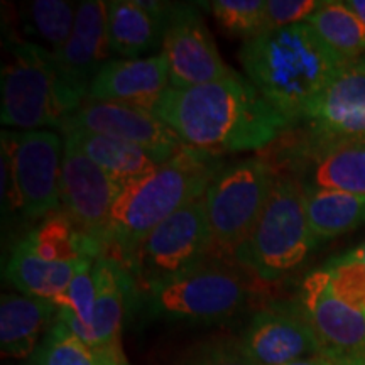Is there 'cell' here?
Wrapping results in <instances>:
<instances>
[{"instance_id": "cell-1", "label": "cell", "mask_w": 365, "mask_h": 365, "mask_svg": "<svg viewBox=\"0 0 365 365\" xmlns=\"http://www.w3.org/2000/svg\"><path fill=\"white\" fill-rule=\"evenodd\" d=\"M154 113L182 144L218 156L264 149L291 129L287 118L240 73L191 88H170Z\"/></svg>"}, {"instance_id": "cell-2", "label": "cell", "mask_w": 365, "mask_h": 365, "mask_svg": "<svg viewBox=\"0 0 365 365\" xmlns=\"http://www.w3.org/2000/svg\"><path fill=\"white\" fill-rule=\"evenodd\" d=\"M239 61L255 88L293 127L349 59L301 22L244 41Z\"/></svg>"}, {"instance_id": "cell-3", "label": "cell", "mask_w": 365, "mask_h": 365, "mask_svg": "<svg viewBox=\"0 0 365 365\" xmlns=\"http://www.w3.org/2000/svg\"><path fill=\"white\" fill-rule=\"evenodd\" d=\"M223 166V156L182 145L170 161L125 185L112 208L105 255L124 266L150 230L202 198Z\"/></svg>"}, {"instance_id": "cell-4", "label": "cell", "mask_w": 365, "mask_h": 365, "mask_svg": "<svg viewBox=\"0 0 365 365\" xmlns=\"http://www.w3.org/2000/svg\"><path fill=\"white\" fill-rule=\"evenodd\" d=\"M0 120L22 130L61 129L88 98L58 65L51 51L33 41L4 36Z\"/></svg>"}, {"instance_id": "cell-5", "label": "cell", "mask_w": 365, "mask_h": 365, "mask_svg": "<svg viewBox=\"0 0 365 365\" xmlns=\"http://www.w3.org/2000/svg\"><path fill=\"white\" fill-rule=\"evenodd\" d=\"M304 208V182L277 173L257 225L234 259L259 279L274 282L293 272L317 247Z\"/></svg>"}, {"instance_id": "cell-6", "label": "cell", "mask_w": 365, "mask_h": 365, "mask_svg": "<svg viewBox=\"0 0 365 365\" xmlns=\"http://www.w3.org/2000/svg\"><path fill=\"white\" fill-rule=\"evenodd\" d=\"M145 291V307L170 322L213 325L227 322L247 303V274L223 257H210L190 271Z\"/></svg>"}, {"instance_id": "cell-7", "label": "cell", "mask_w": 365, "mask_h": 365, "mask_svg": "<svg viewBox=\"0 0 365 365\" xmlns=\"http://www.w3.org/2000/svg\"><path fill=\"white\" fill-rule=\"evenodd\" d=\"M276 170L264 158L225 164L205 191L213 255L234 257L247 242L271 196Z\"/></svg>"}, {"instance_id": "cell-8", "label": "cell", "mask_w": 365, "mask_h": 365, "mask_svg": "<svg viewBox=\"0 0 365 365\" xmlns=\"http://www.w3.org/2000/svg\"><path fill=\"white\" fill-rule=\"evenodd\" d=\"M210 255H213V239L202 196L150 230L124 267L148 289L190 271Z\"/></svg>"}, {"instance_id": "cell-9", "label": "cell", "mask_w": 365, "mask_h": 365, "mask_svg": "<svg viewBox=\"0 0 365 365\" xmlns=\"http://www.w3.org/2000/svg\"><path fill=\"white\" fill-rule=\"evenodd\" d=\"M24 215L48 218L63 212L61 173L65 139L54 130H4Z\"/></svg>"}, {"instance_id": "cell-10", "label": "cell", "mask_w": 365, "mask_h": 365, "mask_svg": "<svg viewBox=\"0 0 365 365\" xmlns=\"http://www.w3.org/2000/svg\"><path fill=\"white\" fill-rule=\"evenodd\" d=\"M161 53L171 88H191L234 76L200 12V4L170 2Z\"/></svg>"}, {"instance_id": "cell-11", "label": "cell", "mask_w": 365, "mask_h": 365, "mask_svg": "<svg viewBox=\"0 0 365 365\" xmlns=\"http://www.w3.org/2000/svg\"><path fill=\"white\" fill-rule=\"evenodd\" d=\"M122 186L85 156L78 148L65 140L61 173L63 213L86 239L107 250V234L112 208Z\"/></svg>"}, {"instance_id": "cell-12", "label": "cell", "mask_w": 365, "mask_h": 365, "mask_svg": "<svg viewBox=\"0 0 365 365\" xmlns=\"http://www.w3.org/2000/svg\"><path fill=\"white\" fill-rule=\"evenodd\" d=\"M299 301L317 333L323 359L331 365H365V313L333 294L325 269L304 279Z\"/></svg>"}, {"instance_id": "cell-13", "label": "cell", "mask_w": 365, "mask_h": 365, "mask_svg": "<svg viewBox=\"0 0 365 365\" xmlns=\"http://www.w3.org/2000/svg\"><path fill=\"white\" fill-rule=\"evenodd\" d=\"M239 341L259 365H284L322 355L299 298L272 301L254 313Z\"/></svg>"}, {"instance_id": "cell-14", "label": "cell", "mask_w": 365, "mask_h": 365, "mask_svg": "<svg viewBox=\"0 0 365 365\" xmlns=\"http://www.w3.org/2000/svg\"><path fill=\"white\" fill-rule=\"evenodd\" d=\"M59 130L61 134L68 130H86L115 137L144 149L158 164L170 161L185 145L176 132L153 110L91 98H86Z\"/></svg>"}, {"instance_id": "cell-15", "label": "cell", "mask_w": 365, "mask_h": 365, "mask_svg": "<svg viewBox=\"0 0 365 365\" xmlns=\"http://www.w3.org/2000/svg\"><path fill=\"white\" fill-rule=\"evenodd\" d=\"M301 124H307L317 140L365 135V56L341 68L309 105Z\"/></svg>"}, {"instance_id": "cell-16", "label": "cell", "mask_w": 365, "mask_h": 365, "mask_svg": "<svg viewBox=\"0 0 365 365\" xmlns=\"http://www.w3.org/2000/svg\"><path fill=\"white\" fill-rule=\"evenodd\" d=\"M171 88L170 70L164 54L137 59H110L97 73L88 98L153 110Z\"/></svg>"}, {"instance_id": "cell-17", "label": "cell", "mask_w": 365, "mask_h": 365, "mask_svg": "<svg viewBox=\"0 0 365 365\" xmlns=\"http://www.w3.org/2000/svg\"><path fill=\"white\" fill-rule=\"evenodd\" d=\"M53 54L68 78L88 95L91 81L105 63L110 61L107 2H78V14L70 39Z\"/></svg>"}, {"instance_id": "cell-18", "label": "cell", "mask_w": 365, "mask_h": 365, "mask_svg": "<svg viewBox=\"0 0 365 365\" xmlns=\"http://www.w3.org/2000/svg\"><path fill=\"white\" fill-rule=\"evenodd\" d=\"M170 2L110 0L107 2L108 44L120 59L154 56L163 48Z\"/></svg>"}, {"instance_id": "cell-19", "label": "cell", "mask_w": 365, "mask_h": 365, "mask_svg": "<svg viewBox=\"0 0 365 365\" xmlns=\"http://www.w3.org/2000/svg\"><path fill=\"white\" fill-rule=\"evenodd\" d=\"M93 272L97 282L93 319L80 339L102 352L125 359L122 350V325L129 287L134 279L120 262L107 255L95 261Z\"/></svg>"}, {"instance_id": "cell-20", "label": "cell", "mask_w": 365, "mask_h": 365, "mask_svg": "<svg viewBox=\"0 0 365 365\" xmlns=\"http://www.w3.org/2000/svg\"><path fill=\"white\" fill-rule=\"evenodd\" d=\"M58 313L53 301L4 293L0 298V350L4 357H33Z\"/></svg>"}, {"instance_id": "cell-21", "label": "cell", "mask_w": 365, "mask_h": 365, "mask_svg": "<svg viewBox=\"0 0 365 365\" xmlns=\"http://www.w3.org/2000/svg\"><path fill=\"white\" fill-rule=\"evenodd\" d=\"M312 159V182L304 185L365 195V135L313 139Z\"/></svg>"}, {"instance_id": "cell-22", "label": "cell", "mask_w": 365, "mask_h": 365, "mask_svg": "<svg viewBox=\"0 0 365 365\" xmlns=\"http://www.w3.org/2000/svg\"><path fill=\"white\" fill-rule=\"evenodd\" d=\"M97 259L83 262H49L36 255L24 242H19L12 250L7 262V281L31 298L56 301L70 286L73 277L81 269L93 264Z\"/></svg>"}, {"instance_id": "cell-23", "label": "cell", "mask_w": 365, "mask_h": 365, "mask_svg": "<svg viewBox=\"0 0 365 365\" xmlns=\"http://www.w3.org/2000/svg\"><path fill=\"white\" fill-rule=\"evenodd\" d=\"M63 139L78 148L86 158L107 173L124 188L129 182L153 173L159 164L145 153L125 140L86 130H68Z\"/></svg>"}, {"instance_id": "cell-24", "label": "cell", "mask_w": 365, "mask_h": 365, "mask_svg": "<svg viewBox=\"0 0 365 365\" xmlns=\"http://www.w3.org/2000/svg\"><path fill=\"white\" fill-rule=\"evenodd\" d=\"M304 208L312 234L318 242L365 225V195L304 185Z\"/></svg>"}, {"instance_id": "cell-25", "label": "cell", "mask_w": 365, "mask_h": 365, "mask_svg": "<svg viewBox=\"0 0 365 365\" xmlns=\"http://www.w3.org/2000/svg\"><path fill=\"white\" fill-rule=\"evenodd\" d=\"M307 22L340 56L349 61L365 56V24L345 0H325Z\"/></svg>"}, {"instance_id": "cell-26", "label": "cell", "mask_w": 365, "mask_h": 365, "mask_svg": "<svg viewBox=\"0 0 365 365\" xmlns=\"http://www.w3.org/2000/svg\"><path fill=\"white\" fill-rule=\"evenodd\" d=\"M33 365H125V359L102 352L80 339L65 322L56 318L36 352Z\"/></svg>"}, {"instance_id": "cell-27", "label": "cell", "mask_w": 365, "mask_h": 365, "mask_svg": "<svg viewBox=\"0 0 365 365\" xmlns=\"http://www.w3.org/2000/svg\"><path fill=\"white\" fill-rule=\"evenodd\" d=\"M78 14V2L66 0H34L24 6V29L39 46L56 53L70 39Z\"/></svg>"}, {"instance_id": "cell-28", "label": "cell", "mask_w": 365, "mask_h": 365, "mask_svg": "<svg viewBox=\"0 0 365 365\" xmlns=\"http://www.w3.org/2000/svg\"><path fill=\"white\" fill-rule=\"evenodd\" d=\"M205 6L228 34L247 41L264 33L266 0H213Z\"/></svg>"}, {"instance_id": "cell-29", "label": "cell", "mask_w": 365, "mask_h": 365, "mask_svg": "<svg viewBox=\"0 0 365 365\" xmlns=\"http://www.w3.org/2000/svg\"><path fill=\"white\" fill-rule=\"evenodd\" d=\"M323 269L333 294L365 313V262L350 250L331 259Z\"/></svg>"}, {"instance_id": "cell-30", "label": "cell", "mask_w": 365, "mask_h": 365, "mask_svg": "<svg viewBox=\"0 0 365 365\" xmlns=\"http://www.w3.org/2000/svg\"><path fill=\"white\" fill-rule=\"evenodd\" d=\"M175 365H259L242 349L239 339L217 336L200 341Z\"/></svg>"}, {"instance_id": "cell-31", "label": "cell", "mask_w": 365, "mask_h": 365, "mask_svg": "<svg viewBox=\"0 0 365 365\" xmlns=\"http://www.w3.org/2000/svg\"><path fill=\"white\" fill-rule=\"evenodd\" d=\"M322 6L323 0H266L264 33L307 22Z\"/></svg>"}, {"instance_id": "cell-32", "label": "cell", "mask_w": 365, "mask_h": 365, "mask_svg": "<svg viewBox=\"0 0 365 365\" xmlns=\"http://www.w3.org/2000/svg\"><path fill=\"white\" fill-rule=\"evenodd\" d=\"M2 212L4 215L6 213H16L21 212L24 213V208H22V198L19 193V188H17L16 175H14V164H12V156L11 150L6 144H2Z\"/></svg>"}, {"instance_id": "cell-33", "label": "cell", "mask_w": 365, "mask_h": 365, "mask_svg": "<svg viewBox=\"0 0 365 365\" xmlns=\"http://www.w3.org/2000/svg\"><path fill=\"white\" fill-rule=\"evenodd\" d=\"M345 2L365 24V0H345Z\"/></svg>"}, {"instance_id": "cell-34", "label": "cell", "mask_w": 365, "mask_h": 365, "mask_svg": "<svg viewBox=\"0 0 365 365\" xmlns=\"http://www.w3.org/2000/svg\"><path fill=\"white\" fill-rule=\"evenodd\" d=\"M284 365H331V364L328 362L327 359H323L322 355H318V357L294 360V362H289V364H284Z\"/></svg>"}, {"instance_id": "cell-35", "label": "cell", "mask_w": 365, "mask_h": 365, "mask_svg": "<svg viewBox=\"0 0 365 365\" xmlns=\"http://www.w3.org/2000/svg\"><path fill=\"white\" fill-rule=\"evenodd\" d=\"M352 252L357 255V257L360 259V261H364L365 262V242H362V244L359 245V247H355Z\"/></svg>"}, {"instance_id": "cell-36", "label": "cell", "mask_w": 365, "mask_h": 365, "mask_svg": "<svg viewBox=\"0 0 365 365\" xmlns=\"http://www.w3.org/2000/svg\"><path fill=\"white\" fill-rule=\"evenodd\" d=\"M125 365H129V364H125Z\"/></svg>"}]
</instances>
